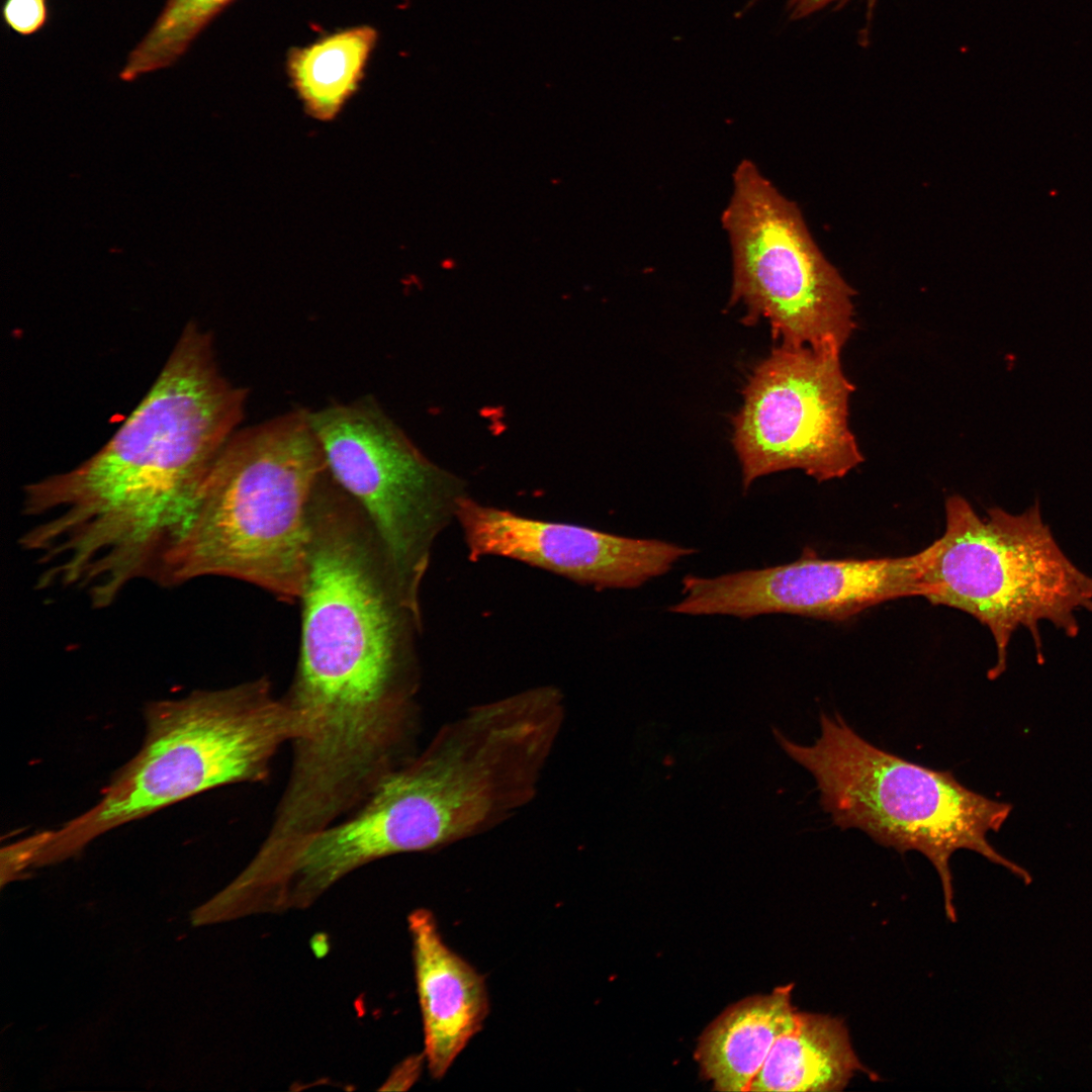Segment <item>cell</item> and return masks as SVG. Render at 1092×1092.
Masks as SVG:
<instances>
[{"label": "cell", "instance_id": "17", "mask_svg": "<svg viewBox=\"0 0 1092 1092\" xmlns=\"http://www.w3.org/2000/svg\"><path fill=\"white\" fill-rule=\"evenodd\" d=\"M2 18L14 32L31 35L48 22V0H4Z\"/></svg>", "mask_w": 1092, "mask_h": 1092}, {"label": "cell", "instance_id": "12", "mask_svg": "<svg viewBox=\"0 0 1092 1092\" xmlns=\"http://www.w3.org/2000/svg\"><path fill=\"white\" fill-rule=\"evenodd\" d=\"M424 1029V1054L431 1076L441 1079L488 1013L484 978L443 940L433 913L407 917Z\"/></svg>", "mask_w": 1092, "mask_h": 1092}, {"label": "cell", "instance_id": "6", "mask_svg": "<svg viewBox=\"0 0 1092 1092\" xmlns=\"http://www.w3.org/2000/svg\"><path fill=\"white\" fill-rule=\"evenodd\" d=\"M933 543L925 574L932 594L926 600L961 610L989 629L997 650L990 678L1005 670L1018 627L1029 630L1040 655L1041 620L1075 637V613L1092 612V577L1061 550L1037 502L1020 515L993 508L981 517L967 499L951 495L944 532Z\"/></svg>", "mask_w": 1092, "mask_h": 1092}, {"label": "cell", "instance_id": "4", "mask_svg": "<svg viewBox=\"0 0 1092 1092\" xmlns=\"http://www.w3.org/2000/svg\"><path fill=\"white\" fill-rule=\"evenodd\" d=\"M327 469L307 411L234 433L212 462L194 519L156 582L226 576L282 601H298L310 502Z\"/></svg>", "mask_w": 1092, "mask_h": 1092}, {"label": "cell", "instance_id": "13", "mask_svg": "<svg viewBox=\"0 0 1092 1092\" xmlns=\"http://www.w3.org/2000/svg\"><path fill=\"white\" fill-rule=\"evenodd\" d=\"M792 985L743 999L704 1031L697 1060L714 1090L748 1092L775 1041L795 1021Z\"/></svg>", "mask_w": 1092, "mask_h": 1092}, {"label": "cell", "instance_id": "5", "mask_svg": "<svg viewBox=\"0 0 1092 1092\" xmlns=\"http://www.w3.org/2000/svg\"><path fill=\"white\" fill-rule=\"evenodd\" d=\"M821 735L799 745L779 730L774 735L817 783L820 804L841 829L857 828L899 852L916 850L936 870L946 917L954 922L951 854L973 850L1022 876L988 842L1010 806L973 792L949 770H935L881 749L860 737L835 713L820 714Z\"/></svg>", "mask_w": 1092, "mask_h": 1092}, {"label": "cell", "instance_id": "3", "mask_svg": "<svg viewBox=\"0 0 1092 1092\" xmlns=\"http://www.w3.org/2000/svg\"><path fill=\"white\" fill-rule=\"evenodd\" d=\"M145 715L142 748L99 802L56 829L23 838L34 866L65 859L112 829L197 794L265 782L276 753L301 730L299 715L274 696L266 676L156 701Z\"/></svg>", "mask_w": 1092, "mask_h": 1092}, {"label": "cell", "instance_id": "7", "mask_svg": "<svg viewBox=\"0 0 1092 1092\" xmlns=\"http://www.w3.org/2000/svg\"><path fill=\"white\" fill-rule=\"evenodd\" d=\"M722 213L732 258L731 299L766 318L789 347L840 354L855 323L854 290L826 259L795 202L748 160Z\"/></svg>", "mask_w": 1092, "mask_h": 1092}, {"label": "cell", "instance_id": "19", "mask_svg": "<svg viewBox=\"0 0 1092 1092\" xmlns=\"http://www.w3.org/2000/svg\"><path fill=\"white\" fill-rule=\"evenodd\" d=\"M850 0H788L791 16L803 18L829 6H840ZM867 8L873 9L878 0H864Z\"/></svg>", "mask_w": 1092, "mask_h": 1092}, {"label": "cell", "instance_id": "16", "mask_svg": "<svg viewBox=\"0 0 1092 1092\" xmlns=\"http://www.w3.org/2000/svg\"><path fill=\"white\" fill-rule=\"evenodd\" d=\"M233 0H167L151 29L130 52L123 81L172 66Z\"/></svg>", "mask_w": 1092, "mask_h": 1092}, {"label": "cell", "instance_id": "14", "mask_svg": "<svg viewBox=\"0 0 1092 1092\" xmlns=\"http://www.w3.org/2000/svg\"><path fill=\"white\" fill-rule=\"evenodd\" d=\"M856 1073L877 1075L856 1056L842 1019L798 1012L775 1041L748 1092H839Z\"/></svg>", "mask_w": 1092, "mask_h": 1092}, {"label": "cell", "instance_id": "10", "mask_svg": "<svg viewBox=\"0 0 1092 1092\" xmlns=\"http://www.w3.org/2000/svg\"><path fill=\"white\" fill-rule=\"evenodd\" d=\"M932 543L908 556L822 559L804 551L794 562L715 577L686 575L672 613L742 619L766 614L843 621L879 604L932 594L925 574Z\"/></svg>", "mask_w": 1092, "mask_h": 1092}, {"label": "cell", "instance_id": "11", "mask_svg": "<svg viewBox=\"0 0 1092 1092\" xmlns=\"http://www.w3.org/2000/svg\"><path fill=\"white\" fill-rule=\"evenodd\" d=\"M454 515L462 528L469 558L508 557L597 588L638 587L696 552L657 539L532 520L462 496Z\"/></svg>", "mask_w": 1092, "mask_h": 1092}, {"label": "cell", "instance_id": "8", "mask_svg": "<svg viewBox=\"0 0 1092 1092\" xmlns=\"http://www.w3.org/2000/svg\"><path fill=\"white\" fill-rule=\"evenodd\" d=\"M309 421L336 483L358 505L420 614L419 590L434 538L460 495L372 397L332 404Z\"/></svg>", "mask_w": 1092, "mask_h": 1092}, {"label": "cell", "instance_id": "9", "mask_svg": "<svg viewBox=\"0 0 1092 1092\" xmlns=\"http://www.w3.org/2000/svg\"><path fill=\"white\" fill-rule=\"evenodd\" d=\"M853 389L840 354L775 349L754 370L734 421L743 487L789 469L827 481L858 466L863 458L848 424Z\"/></svg>", "mask_w": 1092, "mask_h": 1092}, {"label": "cell", "instance_id": "15", "mask_svg": "<svg viewBox=\"0 0 1092 1092\" xmlns=\"http://www.w3.org/2000/svg\"><path fill=\"white\" fill-rule=\"evenodd\" d=\"M376 39L373 27L360 25L290 52L288 74L309 113L330 119L339 112L362 79Z\"/></svg>", "mask_w": 1092, "mask_h": 1092}, {"label": "cell", "instance_id": "18", "mask_svg": "<svg viewBox=\"0 0 1092 1092\" xmlns=\"http://www.w3.org/2000/svg\"><path fill=\"white\" fill-rule=\"evenodd\" d=\"M426 1062L425 1054L415 1055L405 1059L393 1071L382 1089L404 1090L411 1087L418 1079L423 1063Z\"/></svg>", "mask_w": 1092, "mask_h": 1092}, {"label": "cell", "instance_id": "2", "mask_svg": "<svg viewBox=\"0 0 1092 1092\" xmlns=\"http://www.w3.org/2000/svg\"><path fill=\"white\" fill-rule=\"evenodd\" d=\"M301 635L287 702L337 732H358L415 706L418 616L358 505L328 471L309 507Z\"/></svg>", "mask_w": 1092, "mask_h": 1092}, {"label": "cell", "instance_id": "1", "mask_svg": "<svg viewBox=\"0 0 1092 1092\" xmlns=\"http://www.w3.org/2000/svg\"><path fill=\"white\" fill-rule=\"evenodd\" d=\"M246 398L219 372L209 335L189 324L149 392L97 453L24 487L35 539L96 576L150 574L194 519Z\"/></svg>", "mask_w": 1092, "mask_h": 1092}]
</instances>
